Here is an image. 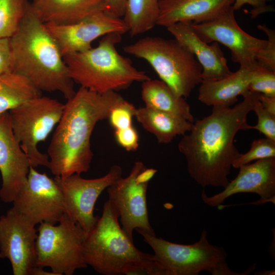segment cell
Listing matches in <instances>:
<instances>
[{
    "label": "cell",
    "mask_w": 275,
    "mask_h": 275,
    "mask_svg": "<svg viewBox=\"0 0 275 275\" xmlns=\"http://www.w3.org/2000/svg\"><path fill=\"white\" fill-rule=\"evenodd\" d=\"M233 107L212 106L208 116L193 123L178 144L185 158L190 176L203 187H225L232 163L241 153L234 144L237 133L252 129L248 114L259 101V93L248 91Z\"/></svg>",
    "instance_id": "1"
},
{
    "label": "cell",
    "mask_w": 275,
    "mask_h": 275,
    "mask_svg": "<svg viewBox=\"0 0 275 275\" xmlns=\"http://www.w3.org/2000/svg\"><path fill=\"white\" fill-rule=\"evenodd\" d=\"M123 99L115 91L99 93L80 87L67 99L47 149L53 175L64 178L89 170L94 127L108 119L112 109Z\"/></svg>",
    "instance_id": "2"
},
{
    "label": "cell",
    "mask_w": 275,
    "mask_h": 275,
    "mask_svg": "<svg viewBox=\"0 0 275 275\" xmlns=\"http://www.w3.org/2000/svg\"><path fill=\"white\" fill-rule=\"evenodd\" d=\"M10 42L13 72L24 76L40 92L58 91L67 99L74 96V81L60 48L31 2Z\"/></svg>",
    "instance_id": "3"
},
{
    "label": "cell",
    "mask_w": 275,
    "mask_h": 275,
    "mask_svg": "<svg viewBox=\"0 0 275 275\" xmlns=\"http://www.w3.org/2000/svg\"><path fill=\"white\" fill-rule=\"evenodd\" d=\"M83 255L86 264L103 275H165L154 255L135 246L108 201L101 216L87 234Z\"/></svg>",
    "instance_id": "4"
},
{
    "label": "cell",
    "mask_w": 275,
    "mask_h": 275,
    "mask_svg": "<svg viewBox=\"0 0 275 275\" xmlns=\"http://www.w3.org/2000/svg\"><path fill=\"white\" fill-rule=\"evenodd\" d=\"M122 35L108 34L103 36L96 47L64 56L73 81L80 87L104 93L124 90L134 82L150 79L145 72L135 68L129 59L116 49Z\"/></svg>",
    "instance_id": "5"
},
{
    "label": "cell",
    "mask_w": 275,
    "mask_h": 275,
    "mask_svg": "<svg viewBox=\"0 0 275 275\" xmlns=\"http://www.w3.org/2000/svg\"><path fill=\"white\" fill-rule=\"evenodd\" d=\"M123 50L147 61L160 80L185 98L203 80L200 64L175 38L145 37L124 46Z\"/></svg>",
    "instance_id": "6"
},
{
    "label": "cell",
    "mask_w": 275,
    "mask_h": 275,
    "mask_svg": "<svg viewBox=\"0 0 275 275\" xmlns=\"http://www.w3.org/2000/svg\"><path fill=\"white\" fill-rule=\"evenodd\" d=\"M153 250L154 256L165 275H198L207 271L212 275H237L226 262L227 255L222 247L211 244L204 229L193 244L172 242L155 235L136 230Z\"/></svg>",
    "instance_id": "7"
},
{
    "label": "cell",
    "mask_w": 275,
    "mask_h": 275,
    "mask_svg": "<svg viewBox=\"0 0 275 275\" xmlns=\"http://www.w3.org/2000/svg\"><path fill=\"white\" fill-rule=\"evenodd\" d=\"M58 223L39 224L35 265L49 267L57 275H72L76 270L88 266L83 255L87 233L66 213Z\"/></svg>",
    "instance_id": "8"
},
{
    "label": "cell",
    "mask_w": 275,
    "mask_h": 275,
    "mask_svg": "<svg viewBox=\"0 0 275 275\" xmlns=\"http://www.w3.org/2000/svg\"><path fill=\"white\" fill-rule=\"evenodd\" d=\"M64 107L57 100L40 95L8 112L14 135L33 168H49L47 154L40 152L37 146L57 126Z\"/></svg>",
    "instance_id": "9"
},
{
    "label": "cell",
    "mask_w": 275,
    "mask_h": 275,
    "mask_svg": "<svg viewBox=\"0 0 275 275\" xmlns=\"http://www.w3.org/2000/svg\"><path fill=\"white\" fill-rule=\"evenodd\" d=\"M157 172L136 161L127 176H121L107 188V201L132 240L134 230L155 235L149 222L147 191L149 182Z\"/></svg>",
    "instance_id": "10"
},
{
    "label": "cell",
    "mask_w": 275,
    "mask_h": 275,
    "mask_svg": "<svg viewBox=\"0 0 275 275\" xmlns=\"http://www.w3.org/2000/svg\"><path fill=\"white\" fill-rule=\"evenodd\" d=\"M12 203V207L35 226L56 224L65 213L63 196L55 180L32 166L25 184Z\"/></svg>",
    "instance_id": "11"
},
{
    "label": "cell",
    "mask_w": 275,
    "mask_h": 275,
    "mask_svg": "<svg viewBox=\"0 0 275 275\" xmlns=\"http://www.w3.org/2000/svg\"><path fill=\"white\" fill-rule=\"evenodd\" d=\"M122 169L113 166L107 174L95 179H85L74 174L66 178L55 176L64 200L65 213L88 233L98 217L94 215L95 204L104 190L120 178Z\"/></svg>",
    "instance_id": "12"
},
{
    "label": "cell",
    "mask_w": 275,
    "mask_h": 275,
    "mask_svg": "<svg viewBox=\"0 0 275 275\" xmlns=\"http://www.w3.org/2000/svg\"><path fill=\"white\" fill-rule=\"evenodd\" d=\"M231 6L223 13L207 21L192 26L200 37L207 43L216 42L228 47L232 60L240 66H249L256 63V57L264 47L267 40L250 35L238 25Z\"/></svg>",
    "instance_id": "13"
},
{
    "label": "cell",
    "mask_w": 275,
    "mask_h": 275,
    "mask_svg": "<svg viewBox=\"0 0 275 275\" xmlns=\"http://www.w3.org/2000/svg\"><path fill=\"white\" fill-rule=\"evenodd\" d=\"M37 238L35 226L13 207L0 216V258L10 261L14 275H31Z\"/></svg>",
    "instance_id": "14"
},
{
    "label": "cell",
    "mask_w": 275,
    "mask_h": 275,
    "mask_svg": "<svg viewBox=\"0 0 275 275\" xmlns=\"http://www.w3.org/2000/svg\"><path fill=\"white\" fill-rule=\"evenodd\" d=\"M44 24L63 57L91 48L92 42L100 37L113 33L123 35L128 32L123 18L112 16L104 11L89 15L74 23Z\"/></svg>",
    "instance_id": "15"
},
{
    "label": "cell",
    "mask_w": 275,
    "mask_h": 275,
    "mask_svg": "<svg viewBox=\"0 0 275 275\" xmlns=\"http://www.w3.org/2000/svg\"><path fill=\"white\" fill-rule=\"evenodd\" d=\"M237 176L224 189L211 196L203 190L202 201L210 207H217L230 197L240 193H254L260 199L259 204L275 203V157L256 160L242 166Z\"/></svg>",
    "instance_id": "16"
},
{
    "label": "cell",
    "mask_w": 275,
    "mask_h": 275,
    "mask_svg": "<svg viewBox=\"0 0 275 275\" xmlns=\"http://www.w3.org/2000/svg\"><path fill=\"white\" fill-rule=\"evenodd\" d=\"M31 166L14 135L9 112L0 115V199L3 202H13L26 181Z\"/></svg>",
    "instance_id": "17"
},
{
    "label": "cell",
    "mask_w": 275,
    "mask_h": 275,
    "mask_svg": "<svg viewBox=\"0 0 275 275\" xmlns=\"http://www.w3.org/2000/svg\"><path fill=\"white\" fill-rule=\"evenodd\" d=\"M167 29L195 56L202 68L203 80H218L231 73L218 43L213 42L209 45L204 42L194 30L191 22H178Z\"/></svg>",
    "instance_id": "18"
},
{
    "label": "cell",
    "mask_w": 275,
    "mask_h": 275,
    "mask_svg": "<svg viewBox=\"0 0 275 275\" xmlns=\"http://www.w3.org/2000/svg\"><path fill=\"white\" fill-rule=\"evenodd\" d=\"M234 0H159L156 25L197 24L210 20L232 6Z\"/></svg>",
    "instance_id": "19"
},
{
    "label": "cell",
    "mask_w": 275,
    "mask_h": 275,
    "mask_svg": "<svg viewBox=\"0 0 275 275\" xmlns=\"http://www.w3.org/2000/svg\"><path fill=\"white\" fill-rule=\"evenodd\" d=\"M263 69L257 63L240 66L235 72L215 80H202L198 90V99L208 106L230 107L238 100V97L248 90L254 77Z\"/></svg>",
    "instance_id": "20"
},
{
    "label": "cell",
    "mask_w": 275,
    "mask_h": 275,
    "mask_svg": "<svg viewBox=\"0 0 275 275\" xmlns=\"http://www.w3.org/2000/svg\"><path fill=\"white\" fill-rule=\"evenodd\" d=\"M31 5L44 23L56 24L74 23L105 9V0H33Z\"/></svg>",
    "instance_id": "21"
},
{
    "label": "cell",
    "mask_w": 275,
    "mask_h": 275,
    "mask_svg": "<svg viewBox=\"0 0 275 275\" xmlns=\"http://www.w3.org/2000/svg\"><path fill=\"white\" fill-rule=\"evenodd\" d=\"M134 117L160 144L170 143L177 136L186 134L194 123L173 114L146 106L136 108Z\"/></svg>",
    "instance_id": "22"
},
{
    "label": "cell",
    "mask_w": 275,
    "mask_h": 275,
    "mask_svg": "<svg viewBox=\"0 0 275 275\" xmlns=\"http://www.w3.org/2000/svg\"><path fill=\"white\" fill-rule=\"evenodd\" d=\"M141 97L146 107L170 113L194 122L185 98L178 95L160 79L150 78L143 81Z\"/></svg>",
    "instance_id": "23"
},
{
    "label": "cell",
    "mask_w": 275,
    "mask_h": 275,
    "mask_svg": "<svg viewBox=\"0 0 275 275\" xmlns=\"http://www.w3.org/2000/svg\"><path fill=\"white\" fill-rule=\"evenodd\" d=\"M40 96V91L26 78L11 72L0 75V115Z\"/></svg>",
    "instance_id": "24"
},
{
    "label": "cell",
    "mask_w": 275,
    "mask_h": 275,
    "mask_svg": "<svg viewBox=\"0 0 275 275\" xmlns=\"http://www.w3.org/2000/svg\"><path fill=\"white\" fill-rule=\"evenodd\" d=\"M159 0H127L123 19L131 36L151 30L156 25Z\"/></svg>",
    "instance_id": "25"
},
{
    "label": "cell",
    "mask_w": 275,
    "mask_h": 275,
    "mask_svg": "<svg viewBox=\"0 0 275 275\" xmlns=\"http://www.w3.org/2000/svg\"><path fill=\"white\" fill-rule=\"evenodd\" d=\"M30 3L28 0H0V38H10L17 31Z\"/></svg>",
    "instance_id": "26"
},
{
    "label": "cell",
    "mask_w": 275,
    "mask_h": 275,
    "mask_svg": "<svg viewBox=\"0 0 275 275\" xmlns=\"http://www.w3.org/2000/svg\"><path fill=\"white\" fill-rule=\"evenodd\" d=\"M270 157H275V141L266 138L259 139L253 141L250 150L241 154L234 160L232 166L239 169L253 161Z\"/></svg>",
    "instance_id": "27"
},
{
    "label": "cell",
    "mask_w": 275,
    "mask_h": 275,
    "mask_svg": "<svg viewBox=\"0 0 275 275\" xmlns=\"http://www.w3.org/2000/svg\"><path fill=\"white\" fill-rule=\"evenodd\" d=\"M136 108L123 99L111 111L108 119L115 130L126 128L132 125Z\"/></svg>",
    "instance_id": "28"
},
{
    "label": "cell",
    "mask_w": 275,
    "mask_h": 275,
    "mask_svg": "<svg viewBox=\"0 0 275 275\" xmlns=\"http://www.w3.org/2000/svg\"><path fill=\"white\" fill-rule=\"evenodd\" d=\"M258 29L267 36V43L257 54L256 63L261 67L271 71H275V31L266 25H258Z\"/></svg>",
    "instance_id": "29"
},
{
    "label": "cell",
    "mask_w": 275,
    "mask_h": 275,
    "mask_svg": "<svg viewBox=\"0 0 275 275\" xmlns=\"http://www.w3.org/2000/svg\"><path fill=\"white\" fill-rule=\"evenodd\" d=\"M253 111L257 117V123L255 126H252V129L258 130L265 138L275 141V115L264 109L259 100Z\"/></svg>",
    "instance_id": "30"
},
{
    "label": "cell",
    "mask_w": 275,
    "mask_h": 275,
    "mask_svg": "<svg viewBox=\"0 0 275 275\" xmlns=\"http://www.w3.org/2000/svg\"><path fill=\"white\" fill-rule=\"evenodd\" d=\"M248 90L266 96H275V71L263 69L252 80Z\"/></svg>",
    "instance_id": "31"
},
{
    "label": "cell",
    "mask_w": 275,
    "mask_h": 275,
    "mask_svg": "<svg viewBox=\"0 0 275 275\" xmlns=\"http://www.w3.org/2000/svg\"><path fill=\"white\" fill-rule=\"evenodd\" d=\"M115 136L118 144L128 151L136 150L139 146V136L136 129L132 125L126 128L115 130Z\"/></svg>",
    "instance_id": "32"
},
{
    "label": "cell",
    "mask_w": 275,
    "mask_h": 275,
    "mask_svg": "<svg viewBox=\"0 0 275 275\" xmlns=\"http://www.w3.org/2000/svg\"><path fill=\"white\" fill-rule=\"evenodd\" d=\"M244 4H249L253 7L250 12L252 18H255L264 13L274 11L271 5L267 4L266 0H234L232 7L235 11Z\"/></svg>",
    "instance_id": "33"
},
{
    "label": "cell",
    "mask_w": 275,
    "mask_h": 275,
    "mask_svg": "<svg viewBox=\"0 0 275 275\" xmlns=\"http://www.w3.org/2000/svg\"><path fill=\"white\" fill-rule=\"evenodd\" d=\"M13 72V57L10 38H0V75Z\"/></svg>",
    "instance_id": "34"
},
{
    "label": "cell",
    "mask_w": 275,
    "mask_h": 275,
    "mask_svg": "<svg viewBox=\"0 0 275 275\" xmlns=\"http://www.w3.org/2000/svg\"><path fill=\"white\" fill-rule=\"evenodd\" d=\"M259 100L264 109L275 115V96H266L259 93Z\"/></svg>",
    "instance_id": "35"
},
{
    "label": "cell",
    "mask_w": 275,
    "mask_h": 275,
    "mask_svg": "<svg viewBox=\"0 0 275 275\" xmlns=\"http://www.w3.org/2000/svg\"><path fill=\"white\" fill-rule=\"evenodd\" d=\"M105 9L104 12L109 15L117 17L116 0H105Z\"/></svg>",
    "instance_id": "36"
},
{
    "label": "cell",
    "mask_w": 275,
    "mask_h": 275,
    "mask_svg": "<svg viewBox=\"0 0 275 275\" xmlns=\"http://www.w3.org/2000/svg\"><path fill=\"white\" fill-rule=\"evenodd\" d=\"M31 275H57V274L52 271H46L43 268L35 266L32 270Z\"/></svg>",
    "instance_id": "37"
},
{
    "label": "cell",
    "mask_w": 275,
    "mask_h": 275,
    "mask_svg": "<svg viewBox=\"0 0 275 275\" xmlns=\"http://www.w3.org/2000/svg\"><path fill=\"white\" fill-rule=\"evenodd\" d=\"M256 273H255V274H260V275H267V274H274V269H271V270H263L261 271L256 272Z\"/></svg>",
    "instance_id": "38"
},
{
    "label": "cell",
    "mask_w": 275,
    "mask_h": 275,
    "mask_svg": "<svg viewBox=\"0 0 275 275\" xmlns=\"http://www.w3.org/2000/svg\"><path fill=\"white\" fill-rule=\"evenodd\" d=\"M266 1L267 2H270V1H273V0H266Z\"/></svg>",
    "instance_id": "39"
}]
</instances>
